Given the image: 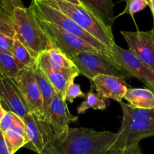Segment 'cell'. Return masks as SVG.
I'll return each mask as SVG.
<instances>
[{
    "label": "cell",
    "mask_w": 154,
    "mask_h": 154,
    "mask_svg": "<svg viewBox=\"0 0 154 154\" xmlns=\"http://www.w3.org/2000/svg\"><path fill=\"white\" fill-rule=\"evenodd\" d=\"M29 8L37 18L42 19L57 25L66 32L82 38V40L94 47L99 52L106 54L111 57L110 51L104 45L99 42L97 38L92 36L87 31L80 27L69 17L63 14L61 11L46 5L41 0H32Z\"/></svg>",
    "instance_id": "cell-5"
},
{
    "label": "cell",
    "mask_w": 154,
    "mask_h": 154,
    "mask_svg": "<svg viewBox=\"0 0 154 154\" xmlns=\"http://www.w3.org/2000/svg\"><path fill=\"white\" fill-rule=\"evenodd\" d=\"M63 1H65V2H69V3L73 4V5H82L79 0H63Z\"/></svg>",
    "instance_id": "cell-32"
},
{
    "label": "cell",
    "mask_w": 154,
    "mask_h": 154,
    "mask_svg": "<svg viewBox=\"0 0 154 154\" xmlns=\"http://www.w3.org/2000/svg\"><path fill=\"white\" fill-rule=\"evenodd\" d=\"M91 82L101 98L112 99L118 103L122 101L128 89L125 79L113 75L98 74L93 77Z\"/></svg>",
    "instance_id": "cell-14"
},
{
    "label": "cell",
    "mask_w": 154,
    "mask_h": 154,
    "mask_svg": "<svg viewBox=\"0 0 154 154\" xmlns=\"http://www.w3.org/2000/svg\"><path fill=\"white\" fill-rule=\"evenodd\" d=\"M2 134L11 154H15L20 148L24 147L28 142L25 123L18 116H17L14 123L2 132Z\"/></svg>",
    "instance_id": "cell-16"
},
{
    "label": "cell",
    "mask_w": 154,
    "mask_h": 154,
    "mask_svg": "<svg viewBox=\"0 0 154 154\" xmlns=\"http://www.w3.org/2000/svg\"><path fill=\"white\" fill-rule=\"evenodd\" d=\"M79 70V74L92 80L98 74L117 76L122 79L131 78L129 74L116 63L112 57L100 52L85 51L69 57Z\"/></svg>",
    "instance_id": "cell-6"
},
{
    "label": "cell",
    "mask_w": 154,
    "mask_h": 154,
    "mask_svg": "<svg viewBox=\"0 0 154 154\" xmlns=\"http://www.w3.org/2000/svg\"><path fill=\"white\" fill-rule=\"evenodd\" d=\"M101 154H112V150H108V151H106V152H103V153H101Z\"/></svg>",
    "instance_id": "cell-36"
},
{
    "label": "cell",
    "mask_w": 154,
    "mask_h": 154,
    "mask_svg": "<svg viewBox=\"0 0 154 154\" xmlns=\"http://www.w3.org/2000/svg\"><path fill=\"white\" fill-rule=\"evenodd\" d=\"M5 112H6V111L4 109V108L2 107V105L0 104V122H1V120H2V117L4 116V115H5Z\"/></svg>",
    "instance_id": "cell-34"
},
{
    "label": "cell",
    "mask_w": 154,
    "mask_h": 154,
    "mask_svg": "<svg viewBox=\"0 0 154 154\" xmlns=\"http://www.w3.org/2000/svg\"><path fill=\"white\" fill-rule=\"evenodd\" d=\"M78 116L69 112L66 102L56 95L44 110V122L51 141L64 132L71 122H75Z\"/></svg>",
    "instance_id": "cell-10"
},
{
    "label": "cell",
    "mask_w": 154,
    "mask_h": 154,
    "mask_svg": "<svg viewBox=\"0 0 154 154\" xmlns=\"http://www.w3.org/2000/svg\"><path fill=\"white\" fill-rule=\"evenodd\" d=\"M125 2H126V5H125L124 11L119 15L115 17V19L125 14H129L134 19V14L141 11L146 6L149 5L148 0H125Z\"/></svg>",
    "instance_id": "cell-24"
},
{
    "label": "cell",
    "mask_w": 154,
    "mask_h": 154,
    "mask_svg": "<svg viewBox=\"0 0 154 154\" xmlns=\"http://www.w3.org/2000/svg\"><path fill=\"white\" fill-rule=\"evenodd\" d=\"M46 5L56 8L73 20L80 27L96 38L108 48L116 43L112 28L106 26L95 14L83 5H77L66 2L63 0H41Z\"/></svg>",
    "instance_id": "cell-4"
},
{
    "label": "cell",
    "mask_w": 154,
    "mask_h": 154,
    "mask_svg": "<svg viewBox=\"0 0 154 154\" xmlns=\"http://www.w3.org/2000/svg\"><path fill=\"white\" fill-rule=\"evenodd\" d=\"M85 94L81 90L80 86L78 84L75 83L74 81L69 83L68 88L66 89V94H65L64 100L68 101L69 103H72L75 98L77 97H85Z\"/></svg>",
    "instance_id": "cell-25"
},
{
    "label": "cell",
    "mask_w": 154,
    "mask_h": 154,
    "mask_svg": "<svg viewBox=\"0 0 154 154\" xmlns=\"http://www.w3.org/2000/svg\"><path fill=\"white\" fill-rule=\"evenodd\" d=\"M146 87L147 88H149V89H150L151 91H152V92L154 93V85H153V86H146Z\"/></svg>",
    "instance_id": "cell-35"
},
{
    "label": "cell",
    "mask_w": 154,
    "mask_h": 154,
    "mask_svg": "<svg viewBox=\"0 0 154 154\" xmlns=\"http://www.w3.org/2000/svg\"><path fill=\"white\" fill-rule=\"evenodd\" d=\"M14 38L5 34L0 33V51L11 52L14 44Z\"/></svg>",
    "instance_id": "cell-27"
},
{
    "label": "cell",
    "mask_w": 154,
    "mask_h": 154,
    "mask_svg": "<svg viewBox=\"0 0 154 154\" xmlns=\"http://www.w3.org/2000/svg\"><path fill=\"white\" fill-rule=\"evenodd\" d=\"M51 42L53 48L58 49L68 57L85 51L99 52L82 38L66 32L50 22L37 18Z\"/></svg>",
    "instance_id": "cell-7"
},
{
    "label": "cell",
    "mask_w": 154,
    "mask_h": 154,
    "mask_svg": "<svg viewBox=\"0 0 154 154\" xmlns=\"http://www.w3.org/2000/svg\"><path fill=\"white\" fill-rule=\"evenodd\" d=\"M15 37L38 57L39 54L53 48L51 42L38 20L29 8L13 9Z\"/></svg>",
    "instance_id": "cell-3"
},
{
    "label": "cell",
    "mask_w": 154,
    "mask_h": 154,
    "mask_svg": "<svg viewBox=\"0 0 154 154\" xmlns=\"http://www.w3.org/2000/svg\"><path fill=\"white\" fill-rule=\"evenodd\" d=\"M117 133L69 127L50 141L41 154H101L111 150Z\"/></svg>",
    "instance_id": "cell-1"
},
{
    "label": "cell",
    "mask_w": 154,
    "mask_h": 154,
    "mask_svg": "<svg viewBox=\"0 0 154 154\" xmlns=\"http://www.w3.org/2000/svg\"><path fill=\"white\" fill-rule=\"evenodd\" d=\"M17 115L11 111H6L2 120L0 122V130L2 132H4L5 130L8 129L15 120Z\"/></svg>",
    "instance_id": "cell-26"
},
{
    "label": "cell",
    "mask_w": 154,
    "mask_h": 154,
    "mask_svg": "<svg viewBox=\"0 0 154 154\" xmlns=\"http://www.w3.org/2000/svg\"><path fill=\"white\" fill-rule=\"evenodd\" d=\"M0 104L5 111H11L22 119L29 113L26 103L13 79L0 75Z\"/></svg>",
    "instance_id": "cell-12"
},
{
    "label": "cell",
    "mask_w": 154,
    "mask_h": 154,
    "mask_svg": "<svg viewBox=\"0 0 154 154\" xmlns=\"http://www.w3.org/2000/svg\"><path fill=\"white\" fill-rule=\"evenodd\" d=\"M106 100L101 98L95 91L94 84L91 83V88L89 91L85 94V100L81 103L79 107L77 108V112L79 114H83L86 112L88 109H99V110H103L106 108Z\"/></svg>",
    "instance_id": "cell-20"
},
{
    "label": "cell",
    "mask_w": 154,
    "mask_h": 154,
    "mask_svg": "<svg viewBox=\"0 0 154 154\" xmlns=\"http://www.w3.org/2000/svg\"><path fill=\"white\" fill-rule=\"evenodd\" d=\"M37 62L42 69H48L55 72L79 74L73 62L63 52L54 48L39 54L37 57Z\"/></svg>",
    "instance_id": "cell-15"
},
{
    "label": "cell",
    "mask_w": 154,
    "mask_h": 154,
    "mask_svg": "<svg viewBox=\"0 0 154 154\" xmlns=\"http://www.w3.org/2000/svg\"><path fill=\"white\" fill-rule=\"evenodd\" d=\"M26 127L28 142L24 147L41 154L44 148L51 141V137L45 126L44 119L37 117L33 113H29L23 119Z\"/></svg>",
    "instance_id": "cell-13"
},
{
    "label": "cell",
    "mask_w": 154,
    "mask_h": 154,
    "mask_svg": "<svg viewBox=\"0 0 154 154\" xmlns=\"http://www.w3.org/2000/svg\"><path fill=\"white\" fill-rule=\"evenodd\" d=\"M11 53L19 63L20 69L24 67H32L36 62L37 57H35L29 49L16 38H14Z\"/></svg>",
    "instance_id": "cell-21"
},
{
    "label": "cell",
    "mask_w": 154,
    "mask_h": 154,
    "mask_svg": "<svg viewBox=\"0 0 154 154\" xmlns=\"http://www.w3.org/2000/svg\"><path fill=\"white\" fill-rule=\"evenodd\" d=\"M152 29H154V23H153V28H152Z\"/></svg>",
    "instance_id": "cell-37"
},
{
    "label": "cell",
    "mask_w": 154,
    "mask_h": 154,
    "mask_svg": "<svg viewBox=\"0 0 154 154\" xmlns=\"http://www.w3.org/2000/svg\"><path fill=\"white\" fill-rule=\"evenodd\" d=\"M0 33L5 34L13 38L15 37L13 12L2 8H0Z\"/></svg>",
    "instance_id": "cell-23"
},
{
    "label": "cell",
    "mask_w": 154,
    "mask_h": 154,
    "mask_svg": "<svg viewBox=\"0 0 154 154\" xmlns=\"http://www.w3.org/2000/svg\"><path fill=\"white\" fill-rule=\"evenodd\" d=\"M13 80L20 91L29 112L43 119V98L35 80L32 67L20 69Z\"/></svg>",
    "instance_id": "cell-8"
},
{
    "label": "cell",
    "mask_w": 154,
    "mask_h": 154,
    "mask_svg": "<svg viewBox=\"0 0 154 154\" xmlns=\"http://www.w3.org/2000/svg\"><path fill=\"white\" fill-rule=\"evenodd\" d=\"M0 154H11L8 150L1 130H0Z\"/></svg>",
    "instance_id": "cell-29"
},
{
    "label": "cell",
    "mask_w": 154,
    "mask_h": 154,
    "mask_svg": "<svg viewBox=\"0 0 154 154\" xmlns=\"http://www.w3.org/2000/svg\"><path fill=\"white\" fill-rule=\"evenodd\" d=\"M20 69V65L11 52L0 51V75L14 79Z\"/></svg>",
    "instance_id": "cell-22"
},
{
    "label": "cell",
    "mask_w": 154,
    "mask_h": 154,
    "mask_svg": "<svg viewBox=\"0 0 154 154\" xmlns=\"http://www.w3.org/2000/svg\"><path fill=\"white\" fill-rule=\"evenodd\" d=\"M81 3L95 14L106 26L112 28L115 21L112 0H79Z\"/></svg>",
    "instance_id": "cell-17"
},
{
    "label": "cell",
    "mask_w": 154,
    "mask_h": 154,
    "mask_svg": "<svg viewBox=\"0 0 154 154\" xmlns=\"http://www.w3.org/2000/svg\"><path fill=\"white\" fill-rule=\"evenodd\" d=\"M124 99L134 107L154 109V93L147 88H128Z\"/></svg>",
    "instance_id": "cell-18"
},
{
    "label": "cell",
    "mask_w": 154,
    "mask_h": 154,
    "mask_svg": "<svg viewBox=\"0 0 154 154\" xmlns=\"http://www.w3.org/2000/svg\"><path fill=\"white\" fill-rule=\"evenodd\" d=\"M32 69H33L35 80H36L38 88L42 93V98H43V108L45 110L51 100L57 95V92L54 90V87L52 86L50 81L48 80V77L46 76L44 71L42 70L41 66L37 62V59L36 62L32 66Z\"/></svg>",
    "instance_id": "cell-19"
},
{
    "label": "cell",
    "mask_w": 154,
    "mask_h": 154,
    "mask_svg": "<svg viewBox=\"0 0 154 154\" xmlns=\"http://www.w3.org/2000/svg\"><path fill=\"white\" fill-rule=\"evenodd\" d=\"M129 48L148 67L154 71V29L149 31H121Z\"/></svg>",
    "instance_id": "cell-11"
},
{
    "label": "cell",
    "mask_w": 154,
    "mask_h": 154,
    "mask_svg": "<svg viewBox=\"0 0 154 154\" xmlns=\"http://www.w3.org/2000/svg\"><path fill=\"white\" fill-rule=\"evenodd\" d=\"M149 2V6L150 8L151 11H152V16H153V20H154V0H148Z\"/></svg>",
    "instance_id": "cell-33"
},
{
    "label": "cell",
    "mask_w": 154,
    "mask_h": 154,
    "mask_svg": "<svg viewBox=\"0 0 154 154\" xmlns=\"http://www.w3.org/2000/svg\"><path fill=\"white\" fill-rule=\"evenodd\" d=\"M111 57L131 77L140 80L146 86L154 85V71L130 49H124L115 43L111 48Z\"/></svg>",
    "instance_id": "cell-9"
},
{
    "label": "cell",
    "mask_w": 154,
    "mask_h": 154,
    "mask_svg": "<svg viewBox=\"0 0 154 154\" xmlns=\"http://www.w3.org/2000/svg\"><path fill=\"white\" fill-rule=\"evenodd\" d=\"M112 154H143L140 147L139 143L130 145L121 149H116L112 150Z\"/></svg>",
    "instance_id": "cell-28"
},
{
    "label": "cell",
    "mask_w": 154,
    "mask_h": 154,
    "mask_svg": "<svg viewBox=\"0 0 154 154\" xmlns=\"http://www.w3.org/2000/svg\"><path fill=\"white\" fill-rule=\"evenodd\" d=\"M8 2L12 5L13 8H25V6L23 5V2L22 0H8Z\"/></svg>",
    "instance_id": "cell-31"
},
{
    "label": "cell",
    "mask_w": 154,
    "mask_h": 154,
    "mask_svg": "<svg viewBox=\"0 0 154 154\" xmlns=\"http://www.w3.org/2000/svg\"><path fill=\"white\" fill-rule=\"evenodd\" d=\"M0 8H3L10 12H13V9H14L12 5L8 2V0H0Z\"/></svg>",
    "instance_id": "cell-30"
},
{
    "label": "cell",
    "mask_w": 154,
    "mask_h": 154,
    "mask_svg": "<svg viewBox=\"0 0 154 154\" xmlns=\"http://www.w3.org/2000/svg\"><path fill=\"white\" fill-rule=\"evenodd\" d=\"M122 110L120 129L111 150L139 143L154 136V109H140L119 102Z\"/></svg>",
    "instance_id": "cell-2"
}]
</instances>
